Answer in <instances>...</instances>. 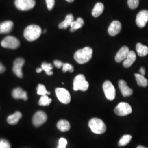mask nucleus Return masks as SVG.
Returning <instances> with one entry per match:
<instances>
[{"label":"nucleus","instance_id":"nucleus-38","mask_svg":"<svg viewBox=\"0 0 148 148\" xmlns=\"http://www.w3.org/2000/svg\"><path fill=\"white\" fill-rule=\"evenodd\" d=\"M42 70V69L41 68H38L36 69V72H37V73H41Z\"/></svg>","mask_w":148,"mask_h":148},{"label":"nucleus","instance_id":"nucleus-10","mask_svg":"<svg viewBox=\"0 0 148 148\" xmlns=\"http://www.w3.org/2000/svg\"><path fill=\"white\" fill-rule=\"evenodd\" d=\"M47 120L46 114L42 111L36 112L32 118V123L35 127H40L44 124Z\"/></svg>","mask_w":148,"mask_h":148},{"label":"nucleus","instance_id":"nucleus-12","mask_svg":"<svg viewBox=\"0 0 148 148\" xmlns=\"http://www.w3.org/2000/svg\"><path fill=\"white\" fill-rule=\"evenodd\" d=\"M25 63L24 59L18 58L16 59L14 62V65L13 67V71L16 76L19 78H22L23 76L22 68Z\"/></svg>","mask_w":148,"mask_h":148},{"label":"nucleus","instance_id":"nucleus-13","mask_svg":"<svg viewBox=\"0 0 148 148\" xmlns=\"http://www.w3.org/2000/svg\"><path fill=\"white\" fill-rule=\"evenodd\" d=\"M122 29L121 24L119 21H114L110 24L108 27V32L111 36H114L121 32Z\"/></svg>","mask_w":148,"mask_h":148},{"label":"nucleus","instance_id":"nucleus-7","mask_svg":"<svg viewBox=\"0 0 148 148\" xmlns=\"http://www.w3.org/2000/svg\"><path fill=\"white\" fill-rule=\"evenodd\" d=\"M14 4L19 10L29 11L35 7L36 2L35 0H15Z\"/></svg>","mask_w":148,"mask_h":148},{"label":"nucleus","instance_id":"nucleus-19","mask_svg":"<svg viewBox=\"0 0 148 148\" xmlns=\"http://www.w3.org/2000/svg\"><path fill=\"white\" fill-rule=\"evenodd\" d=\"M74 21V16L72 14H69L66 16L65 19L63 21L59 24V28L62 29H65L71 25L72 22Z\"/></svg>","mask_w":148,"mask_h":148},{"label":"nucleus","instance_id":"nucleus-4","mask_svg":"<svg viewBox=\"0 0 148 148\" xmlns=\"http://www.w3.org/2000/svg\"><path fill=\"white\" fill-rule=\"evenodd\" d=\"M73 85V89L75 91L82 90L84 92L88 90L89 87V84L86 81L85 76L82 74L78 75L75 77Z\"/></svg>","mask_w":148,"mask_h":148},{"label":"nucleus","instance_id":"nucleus-18","mask_svg":"<svg viewBox=\"0 0 148 148\" xmlns=\"http://www.w3.org/2000/svg\"><path fill=\"white\" fill-rule=\"evenodd\" d=\"M13 23L10 21L0 23V34H7L12 30Z\"/></svg>","mask_w":148,"mask_h":148},{"label":"nucleus","instance_id":"nucleus-5","mask_svg":"<svg viewBox=\"0 0 148 148\" xmlns=\"http://www.w3.org/2000/svg\"><path fill=\"white\" fill-rule=\"evenodd\" d=\"M114 112L118 116H125L131 114L132 112V109L129 104L121 102L115 107Z\"/></svg>","mask_w":148,"mask_h":148},{"label":"nucleus","instance_id":"nucleus-14","mask_svg":"<svg viewBox=\"0 0 148 148\" xmlns=\"http://www.w3.org/2000/svg\"><path fill=\"white\" fill-rule=\"evenodd\" d=\"M119 87L121 92L122 95L125 97H130L132 95L133 93V90L128 86L126 82L124 80L119 81Z\"/></svg>","mask_w":148,"mask_h":148},{"label":"nucleus","instance_id":"nucleus-22","mask_svg":"<svg viewBox=\"0 0 148 148\" xmlns=\"http://www.w3.org/2000/svg\"><path fill=\"white\" fill-rule=\"evenodd\" d=\"M22 117V114L19 111H16L14 114L7 117V122L10 125H16Z\"/></svg>","mask_w":148,"mask_h":148},{"label":"nucleus","instance_id":"nucleus-36","mask_svg":"<svg viewBox=\"0 0 148 148\" xmlns=\"http://www.w3.org/2000/svg\"><path fill=\"white\" fill-rule=\"evenodd\" d=\"M5 67L0 63V74H2L5 71Z\"/></svg>","mask_w":148,"mask_h":148},{"label":"nucleus","instance_id":"nucleus-23","mask_svg":"<svg viewBox=\"0 0 148 148\" xmlns=\"http://www.w3.org/2000/svg\"><path fill=\"white\" fill-rule=\"evenodd\" d=\"M57 126L59 130L62 132L68 131L71 128L70 123L65 120H61L59 121L57 123Z\"/></svg>","mask_w":148,"mask_h":148},{"label":"nucleus","instance_id":"nucleus-1","mask_svg":"<svg viewBox=\"0 0 148 148\" xmlns=\"http://www.w3.org/2000/svg\"><path fill=\"white\" fill-rule=\"evenodd\" d=\"M93 49L89 47H86L78 50L74 54L75 61L79 64H84L88 62L92 58Z\"/></svg>","mask_w":148,"mask_h":148},{"label":"nucleus","instance_id":"nucleus-24","mask_svg":"<svg viewBox=\"0 0 148 148\" xmlns=\"http://www.w3.org/2000/svg\"><path fill=\"white\" fill-rule=\"evenodd\" d=\"M136 51L140 57H145L148 54V47L141 43H138L136 45Z\"/></svg>","mask_w":148,"mask_h":148},{"label":"nucleus","instance_id":"nucleus-28","mask_svg":"<svg viewBox=\"0 0 148 148\" xmlns=\"http://www.w3.org/2000/svg\"><path fill=\"white\" fill-rule=\"evenodd\" d=\"M52 102V99L49 98L47 95H42L38 101V105L41 106H49Z\"/></svg>","mask_w":148,"mask_h":148},{"label":"nucleus","instance_id":"nucleus-16","mask_svg":"<svg viewBox=\"0 0 148 148\" xmlns=\"http://www.w3.org/2000/svg\"><path fill=\"white\" fill-rule=\"evenodd\" d=\"M136 54L135 52L133 51H130L126 58L123 60V66L126 68L130 67L136 61Z\"/></svg>","mask_w":148,"mask_h":148},{"label":"nucleus","instance_id":"nucleus-33","mask_svg":"<svg viewBox=\"0 0 148 148\" xmlns=\"http://www.w3.org/2000/svg\"><path fill=\"white\" fill-rule=\"evenodd\" d=\"M67 145V140L64 138H61L59 140V145L58 148H66Z\"/></svg>","mask_w":148,"mask_h":148},{"label":"nucleus","instance_id":"nucleus-2","mask_svg":"<svg viewBox=\"0 0 148 148\" xmlns=\"http://www.w3.org/2000/svg\"><path fill=\"white\" fill-rule=\"evenodd\" d=\"M42 33L41 28L37 25H30L24 32V36L28 41H34L38 39Z\"/></svg>","mask_w":148,"mask_h":148},{"label":"nucleus","instance_id":"nucleus-29","mask_svg":"<svg viewBox=\"0 0 148 148\" xmlns=\"http://www.w3.org/2000/svg\"><path fill=\"white\" fill-rule=\"evenodd\" d=\"M37 93L38 95H50V92H48L46 87L42 84H39L37 87Z\"/></svg>","mask_w":148,"mask_h":148},{"label":"nucleus","instance_id":"nucleus-35","mask_svg":"<svg viewBox=\"0 0 148 148\" xmlns=\"http://www.w3.org/2000/svg\"><path fill=\"white\" fill-rule=\"evenodd\" d=\"M54 65L56 67H57V68H60L61 67L63 66V63L58 60H56L54 61Z\"/></svg>","mask_w":148,"mask_h":148},{"label":"nucleus","instance_id":"nucleus-15","mask_svg":"<svg viewBox=\"0 0 148 148\" xmlns=\"http://www.w3.org/2000/svg\"><path fill=\"white\" fill-rule=\"evenodd\" d=\"M130 52V49L127 46H123L117 52L115 56V60L117 63H120L126 58L127 55Z\"/></svg>","mask_w":148,"mask_h":148},{"label":"nucleus","instance_id":"nucleus-21","mask_svg":"<svg viewBox=\"0 0 148 148\" xmlns=\"http://www.w3.org/2000/svg\"><path fill=\"white\" fill-rule=\"evenodd\" d=\"M84 21L81 18H78L76 21L72 22L70 25V32H74L79 29L84 25Z\"/></svg>","mask_w":148,"mask_h":148},{"label":"nucleus","instance_id":"nucleus-37","mask_svg":"<svg viewBox=\"0 0 148 148\" xmlns=\"http://www.w3.org/2000/svg\"><path fill=\"white\" fill-rule=\"evenodd\" d=\"M139 72L140 73L139 74L142 75L143 76H144L145 74V70L144 68L142 67V68H140V69H139Z\"/></svg>","mask_w":148,"mask_h":148},{"label":"nucleus","instance_id":"nucleus-27","mask_svg":"<svg viewBox=\"0 0 148 148\" xmlns=\"http://www.w3.org/2000/svg\"><path fill=\"white\" fill-rule=\"evenodd\" d=\"M41 68L43 70H44L46 72V73L47 75L51 76L53 75L52 69L53 67L51 64L44 62L41 65Z\"/></svg>","mask_w":148,"mask_h":148},{"label":"nucleus","instance_id":"nucleus-17","mask_svg":"<svg viewBox=\"0 0 148 148\" xmlns=\"http://www.w3.org/2000/svg\"><path fill=\"white\" fill-rule=\"evenodd\" d=\"M12 97L16 99H22L24 101L27 100V93L20 87L16 88L12 92Z\"/></svg>","mask_w":148,"mask_h":148},{"label":"nucleus","instance_id":"nucleus-8","mask_svg":"<svg viewBox=\"0 0 148 148\" xmlns=\"http://www.w3.org/2000/svg\"><path fill=\"white\" fill-rule=\"evenodd\" d=\"M3 47L10 49H16L19 47V41L14 36H8L5 37L1 43Z\"/></svg>","mask_w":148,"mask_h":148},{"label":"nucleus","instance_id":"nucleus-20","mask_svg":"<svg viewBox=\"0 0 148 148\" xmlns=\"http://www.w3.org/2000/svg\"><path fill=\"white\" fill-rule=\"evenodd\" d=\"M104 9V6L101 2H98L95 4L92 12V14L95 18H97L103 13Z\"/></svg>","mask_w":148,"mask_h":148},{"label":"nucleus","instance_id":"nucleus-25","mask_svg":"<svg viewBox=\"0 0 148 148\" xmlns=\"http://www.w3.org/2000/svg\"><path fill=\"white\" fill-rule=\"evenodd\" d=\"M134 76L138 86L143 87H146L148 86V79L144 77V76L140 74H135Z\"/></svg>","mask_w":148,"mask_h":148},{"label":"nucleus","instance_id":"nucleus-40","mask_svg":"<svg viewBox=\"0 0 148 148\" xmlns=\"http://www.w3.org/2000/svg\"><path fill=\"white\" fill-rule=\"evenodd\" d=\"M137 148H146V147H143V146H142V145H139V146H138Z\"/></svg>","mask_w":148,"mask_h":148},{"label":"nucleus","instance_id":"nucleus-6","mask_svg":"<svg viewBox=\"0 0 148 148\" xmlns=\"http://www.w3.org/2000/svg\"><path fill=\"white\" fill-rule=\"evenodd\" d=\"M103 89L106 98L109 101H113L115 98L116 90L110 81H105L103 85Z\"/></svg>","mask_w":148,"mask_h":148},{"label":"nucleus","instance_id":"nucleus-30","mask_svg":"<svg viewBox=\"0 0 148 148\" xmlns=\"http://www.w3.org/2000/svg\"><path fill=\"white\" fill-rule=\"evenodd\" d=\"M139 0H128L127 4L128 7L132 10L137 8L139 5Z\"/></svg>","mask_w":148,"mask_h":148},{"label":"nucleus","instance_id":"nucleus-31","mask_svg":"<svg viewBox=\"0 0 148 148\" xmlns=\"http://www.w3.org/2000/svg\"><path fill=\"white\" fill-rule=\"evenodd\" d=\"M62 70L64 73L69 71L70 73H73L74 71V68L73 65L69 63H63L62 66Z\"/></svg>","mask_w":148,"mask_h":148},{"label":"nucleus","instance_id":"nucleus-34","mask_svg":"<svg viewBox=\"0 0 148 148\" xmlns=\"http://www.w3.org/2000/svg\"><path fill=\"white\" fill-rule=\"evenodd\" d=\"M46 3L48 10L51 11L54 7L55 4V0H46Z\"/></svg>","mask_w":148,"mask_h":148},{"label":"nucleus","instance_id":"nucleus-26","mask_svg":"<svg viewBox=\"0 0 148 148\" xmlns=\"http://www.w3.org/2000/svg\"><path fill=\"white\" fill-rule=\"evenodd\" d=\"M132 138V137L130 134H125L122 137L119 142V147H123L130 143Z\"/></svg>","mask_w":148,"mask_h":148},{"label":"nucleus","instance_id":"nucleus-3","mask_svg":"<svg viewBox=\"0 0 148 148\" xmlns=\"http://www.w3.org/2000/svg\"><path fill=\"white\" fill-rule=\"evenodd\" d=\"M91 131L95 134H102L106 131V127L104 122L100 119L92 118L88 123Z\"/></svg>","mask_w":148,"mask_h":148},{"label":"nucleus","instance_id":"nucleus-9","mask_svg":"<svg viewBox=\"0 0 148 148\" xmlns=\"http://www.w3.org/2000/svg\"><path fill=\"white\" fill-rule=\"evenodd\" d=\"M56 95L59 101L64 104H68L71 101V95L68 90L63 88H57L56 90Z\"/></svg>","mask_w":148,"mask_h":148},{"label":"nucleus","instance_id":"nucleus-32","mask_svg":"<svg viewBox=\"0 0 148 148\" xmlns=\"http://www.w3.org/2000/svg\"><path fill=\"white\" fill-rule=\"evenodd\" d=\"M0 148H11L10 143L5 139H0Z\"/></svg>","mask_w":148,"mask_h":148},{"label":"nucleus","instance_id":"nucleus-39","mask_svg":"<svg viewBox=\"0 0 148 148\" xmlns=\"http://www.w3.org/2000/svg\"><path fill=\"white\" fill-rule=\"evenodd\" d=\"M67 2H70V3H71V2H74V0H66Z\"/></svg>","mask_w":148,"mask_h":148},{"label":"nucleus","instance_id":"nucleus-11","mask_svg":"<svg viewBox=\"0 0 148 148\" xmlns=\"http://www.w3.org/2000/svg\"><path fill=\"white\" fill-rule=\"evenodd\" d=\"M148 21V11L143 10L140 11L136 17V24L138 27L143 28Z\"/></svg>","mask_w":148,"mask_h":148}]
</instances>
